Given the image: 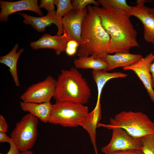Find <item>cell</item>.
I'll return each instance as SVG.
<instances>
[{"mask_svg":"<svg viewBox=\"0 0 154 154\" xmlns=\"http://www.w3.org/2000/svg\"><path fill=\"white\" fill-rule=\"evenodd\" d=\"M93 7L111 37L108 54L129 53L132 48L140 47L137 39V31L128 12L111 7Z\"/></svg>","mask_w":154,"mask_h":154,"instance_id":"1","label":"cell"},{"mask_svg":"<svg viewBox=\"0 0 154 154\" xmlns=\"http://www.w3.org/2000/svg\"><path fill=\"white\" fill-rule=\"evenodd\" d=\"M88 13L83 21L78 57L91 56L102 58L108 54L111 37L103 26L93 6H87Z\"/></svg>","mask_w":154,"mask_h":154,"instance_id":"2","label":"cell"},{"mask_svg":"<svg viewBox=\"0 0 154 154\" xmlns=\"http://www.w3.org/2000/svg\"><path fill=\"white\" fill-rule=\"evenodd\" d=\"M54 98L56 101L83 105L88 102L91 90L86 79L75 68L61 70L58 75Z\"/></svg>","mask_w":154,"mask_h":154,"instance_id":"3","label":"cell"},{"mask_svg":"<svg viewBox=\"0 0 154 154\" xmlns=\"http://www.w3.org/2000/svg\"><path fill=\"white\" fill-rule=\"evenodd\" d=\"M110 123L107 124L99 123L98 127H103L109 129L121 128L135 138L154 133V123L141 112L122 111L114 118H110Z\"/></svg>","mask_w":154,"mask_h":154,"instance_id":"4","label":"cell"},{"mask_svg":"<svg viewBox=\"0 0 154 154\" xmlns=\"http://www.w3.org/2000/svg\"><path fill=\"white\" fill-rule=\"evenodd\" d=\"M89 112L87 106L68 102L56 101L52 105L48 122L64 127L80 126Z\"/></svg>","mask_w":154,"mask_h":154,"instance_id":"5","label":"cell"},{"mask_svg":"<svg viewBox=\"0 0 154 154\" xmlns=\"http://www.w3.org/2000/svg\"><path fill=\"white\" fill-rule=\"evenodd\" d=\"M39 119L29 113L16 124L10 137L21 152L29 150L33 147L38 134Z\"/></svg>","mask_w":154,"mask_h":154,"instance_id":"6","label":"cell"},{"mask_svg":"<svg viewBox=\"0 0 154 154\" xmlns=\"http://www.w3.org/2000/svg\"><path fill=\"white\" fill-rule=\"evenodd\" d=\"M57 81L48 75L44 80L29 86L20 96L22 101L37 103L50 102L56 91Z\"/></svg>","mask_w":154,"mask_h":154,"instance_id":"7","label":"cell"},{"mask_svg":"<svg viewBox=\"0 0 154 154\" xmlns=\"http://www.w3.org/2000/svg\"><path fill=\"white\" fill-rule=\"evenodd\" d=\"M151 0H137L135 6H131L129 12L131 16L137 18L143 27V38L147 42L154 45V8L144 4Z\"/></svg>","mask_w":154,"mask_h":154,"instance_id":"8","label":"cell"},{"mask_svg":"<svg viewBox=\"0 0 154 154\" xmlns=\"http://www.w3.org/2000/svg\"><path fill=\"white\" fill-rule=\"evenodd\" d=\"M111 129V139L107 145L102 148V153L110 154L117 151L132 149L141 150L138 138L132 137L121 128L114 127Z\"/></svg>","mask_w":154,"mask_h":154,"instance_id":"9","label":"cell"},{"mask_svg":"<svg viewBox=\"0 0 154 154\" xmlns=\"http://www.w3.org/2000/svg\"><path fill=\"white\" fill-rule=\"evenodd\" d=\"M87 13V7L81 11L74 9L62 18L63 33L66 35L69 40H75L79 43V46L82 23Z\"/></svg>","mask_w":154,"mask_h":154,"instance_id":"10","label":"cell"},{"mask_svg":"<svg viewBox=\"0 0 154 154\" xmlns=\"http://www.w3.org/2000/svg\"><path fill=\"white\" fill-rule=\"evenodd\" d=\"M154 61V53L151 52L134 64L123 69L124 70H131L136 74L142 82L151 100L154 103V90L150 71V65Z\"/></svg>","mask_w":154,"mask_h":154,"instance_id":"11","label":"cell"},{"mask_svg":"<svg viewBox=\"0 0 154 154\" xmlns=\"http://www.w3.org/2000/svg\"><path fill=\"white\" fill-rule=\"evenodd\" d=\"M0 5L1 22H7L9 15L23 11H33L40 16H43V13L38 5L37 0H21L13 2L1 0Z\"/></svg>","mask_w":154,"mask_h":154,"instance_id":"12","label":"cell"},{"mask_svg":"<svg viewBox=\"0 0 154 154\" xmlns=\"http://www.w3.org/2000/svg\"><path fill=\"white\" fill-rule=\"evenodd\" d=\"M18 14L24 18V23L31 25L39 32L44 31L47 27L50 26L53 23L57 27V35H61L63 33L62 18L58 17L55 10L48 12L45 16L39 17L32 16L24 13H19Z\"/></svg>","mask_w":154,"mask_h":154,"instance_id":"13","label":"cell"},{"mask_svg":"<svg viewBox=\"0 0 154 154\" xmlns=\"http://www.w3.org/2000/svg\"><path fill=\"white\" fill-rule=\"evenodd\" d=\"M69 40L66 35L64 33L61 35L56 34L54 36L45 33L38 40L31 42L30 45L35 50L43 48L53 49L56 54L59 55L65 52Z\"/></svg>","mask_w":154,"mask_h":154,"instance_id":"14","label":"cell"},{"mask_svg":"<svg viewBox=\"0 0 154 154\" xmlns=\"http://www.w3.org/2000/svg\"><path fill=\"white\" fill-rule=\"evenodd\" d=\"M102 117L101 104H96L94 109L88 113L80 125L89 134L95 154H98L96 143V129Z\"/></svg>","mask_w":154,"mask_h":154,"instance_id":"15","label":"cell"},{"mask_svg":"<svg viewBox=\"0 0 154 154\" xmlns=\"http://www.w3.org/2000/svg\"><path fill=\"white\" fill-rule=\"evenodd\" d=\"M142 58V56L139 54L118 52L113 55L107 54L102 58L107 64V71H108L131 65Z\"/></svg>","mask_w":154,"mask_h":154,"instance_id":"16","label":"cell"},{"mask_svg":"<svg viewBox=\"0 0 154 154\" xmlns=\"http://www.w3.org/2000/svg\"><path fill=\"white\" fill-rule=\"evenodd\" d=\"M20 104L23 111L29 112L44 123L48 122L52 105L50 102L37 103L21 101Z\"/></svg>","mask_w":154,"mask_h":154,"instance_id":"17","label":"cell"},{"mask_svg":"<svg viewBox=\"0 0 154 154\" xmlns=\"http://www.w3.org/2000/svg\"><path fill=\"white\" fill-rule=\"evenodd\" d=\"M18 46V44H16L9 53L0 57V63L9 68L10 73L17 87L20 86L17 71V62L21 54L24 51L23 48H21L17 52Z\"/></svg>","mask_w":154,"mask_h":154,"instance_id":"18","label":"cell"},{"mask_svg":"<svg viewBox=\"0 0 154 154\" xmlns=\"http://www.w3.org/2000/svg\"><path fill=\"white\" fill-rule=\"evenodd\" d=\"M105 70H92V78L96 82L98 90V97L96 104L100 103L101 94L103 88L106 82L110 80L118 78H125L127 74L121 72H109Z\"/></svg>","mask_w":154,"mask_h":154,"instance_id":"19","label":"cell"},{"mask_svg":"<svg viewBox=\"0 0 154 154\" xmlns=\"http://www.w3.org/2000/svg\"><path fill=\"white\" fill-rule=\"evenodd\" d=\"M73 64L76 68L95 71H107L108 67L107 64L102 58H95L91 56L78 57L74 59Z\"/></svg>","mask_w":154,"mask_h":154,"instance_id":"20","label":"cell"},{"mask_svg":"<svg viewBox=\"0 0 154 154\" xmlns=\"http://www.w3.org/2000/svg\"><path fill=\"white\" fill-rule=\"evenodd\" d=\"M144 154H154V133L138 138Z\"/></svg>","mask_w":154,"mask_h":154,"instance_id":"21","label":"cell"},{"mask_svg":"<svg viewBox=\"0 0 154 154\" xmlns=\"http://www.w3.org/2000/svg\"><path fill=\"white\" fill-rule=\"evenodd\" d=\"M102 7H111L114 8L127 12L130 11L131 6L128 5L125 0H98Z\"/></svg>","mask_w":154,"mask_h":154,"instance_id":"22","label":"cell"},{"mask_svg":"<svg viewBox=\"0 0 154 154\" xmlns=\"http://www.w3.org/2000/svg\"><path fill=\"white\" fill-rule=\"evenodd\" d=\"M71 1L70 0H54V4L57 7L56 11L57 17L62 18L73 9Z\"/></svg>","mask_w":154,"mask_h":154,"instance_id":"23","label":"cell"},{"mask_svg":"<svg viewBox=\"0 0 154 154\" xmlns=\"http://www.w3.org/2000/svg\"><path fill=\"white\" fill-rule=\"evenodd\" d=\"M72 3L74 8L79 11L82 10L89 4H93L96 7L100 5L97 1L94 0H74Z\"/></svg>","mask_w":154,"mask_h":154,"instance_id":"24","label":"cell"},{"mask_svg":"<svg viewBox=\"0 0 154 154\" xmlns=\"http://www.w3.org/2000/svg\"><path fill=\"white\" fill-rule=\"evenodd\" d=\"M54 0H41L39 5L40 8H43L50 11L55 10Z\"/></svg>","mask_w":154,"mask_h":154,"instance_id":"25","label":"cell"},{"mask_svg":"<svg viewBox=\"0 0 154 154\" xmlns=\"http://www.w3.org/2000/svg\"><path fill=\"white\" fill-rule=\"evenodd\" d=\"M144 154L140 149H132L117 151L110 154Z\"/></svg>","mask_w":154,"mask_h":154,"instance_id":"26","label":"cell"},{"mask_svg":"<svg viewBox=\"0 0 154 154\" xmlns=\"http://www.w3.org/2000/svg\"><path fill=\"white\" fill-rule=\"evenodd\" d=\"M10 148L8 152L6 154H20L21 152L11 139L9 143ZM0 154H3L0 153Z\"/></svg>","mask_w":154,"mask_h":154,"instance_id":"27","label":"cell"},{"mask_svg":"<svg viewBox=\"0 0 154 154\" xmlns=\"http://www.w3.org/2000/svg\"><path fill=\"white\" fill-rule=\"evenodd\" d=\"M8 125L4 117L0 115V132L6 133Z\"/></svg>","mask_w":154,"mask_h":154,"instance_id":"28","label":"cell"},{"mask_svg":"<svg viewBox=\"0 0 154 154\" xmlns=\"http://www.w3.org/2000/svg\"><path fill=\"white\" fill-rule=\"evenodd\" d=\"M11 138L7 135L6 133L0 132V142L9 143Z\"/></svg>","mask_w":154,"mask_h":154,"instance_id":"29","label":"cell"},{"mask_svg":"<svg viewBox=\"0 0 154 154\" xmlns=\"http://www.w3.org/2000/svg\"><path fill=\"white\" fill-rule=\"evenodd\" d=\"M79 46V44L76 41L73 40H69L68 42L66 47L77 48Z\"/></svg>","mask_w":154,"mask_h":154,"instance_id":"30","label":"cell"},{"mask_svg":"<svg viewBox=\"0 0 154 154\" xmlns=\"http://www.w3.org/2000/svg\"><path fill=\"white\" fill-rule=\"evenodd\" d=\"M77 48L66 47L65 51L66 54L68 56H72L76 53Z\"/></svg>","mask_w":154,"mask_h":154,"instance_id":"31","label":"cell"},{"mask_svg":"<svg viewBox=\"0 0 154 154\" xmlns=\"http://www.w3.org/2000/svg\"><path fill=\"white\" fill-rule=\"evenodd\" d=\"M150 71L152 76V85L154 88V61L151 64L150 67Z\"/></svg>","mask_w":154,"mask_h":154,"instance_id":"32","label":"cell"},{"mask_svg":"<svg viewBox=\"0 0 154 154\" xmlns=\"http://www.w3.org/2000/svg\"><path fill=\"white\" fill-rule=\"evenodd\" d=\"M20 154H34L32 151L28 150L25 151L21 152Z\"/></svg>","mask_w":154,"mask_h":154,"instance_id":"33","label":"cell"},{"mask_svg":"<svg viewBox=\"0 0 154 154\" xmlns=\"http://www.w3.org/2000/svg\"><path fill=\"white\" fill-rule=\"evenodd\" d=\"M153 5H154V0H153Z\"/></svg>","mask_w":154,"mask_h":154,"instance_id":"34","label":"cell"}]
</instances>
